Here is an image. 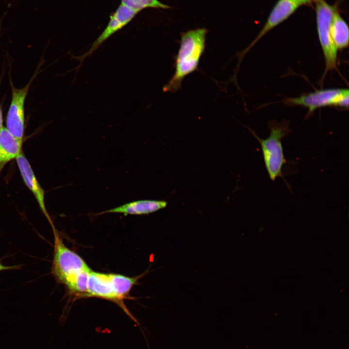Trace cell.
Masks as SVG:
<instances>
[{"label":"cell","mask_w":349,"mask_h":349,"mask_svg":"<svg viewBox=\"0 0 349 349\" xmlns=\"http://www.w3.org/2000/svg\"><path fill=\"white\" fill-rule=\"evenodd\" d=\"M331 34L337 50L348 47L349 41L348 26L336 10L333 14L331 23Z\"/></svg>","instance_id":"4fadbf2b"},{"label":"cell","mask_w":349,"mask_h":349,"mask_svg":"<svg viewBox=\"0 0 349 349\" xmlns=\"http://www.w3.org/2000/svg\"><path fill=\"white\" fill-rule=\"evenodd\" d=\"M316 5L317 33L325 63L322 83L328 71L337 69V49L331 34V23L336 9L324 0H316Z\"/></svg>","instance_id":"3957f363"},{"label":"cell","mask_w":349,"mask_h":349,"mask_svg":"<svg viewBox=\"0 0 349 349\" xmlns=\"http://www.w3.org/2000/svg\"><path fill=\"white\" fill-rule=\"evenodd\" d=\"M86 296L117 301L110 274L91 270L89 274Z\"/></svg>","instance_id":"8fae6325"},{"label":"cell","mask_w":349,"mask_h":349,"mask_svg":"<svg viewBox=\"0 0 349 349\" xmlns=\"http://www.w3.org/2000/svg\"><path fill=\"white\" fill-rule=\"evenodd\" d=\"M268 126L270 134L265 139L259 138L254 130L247 128L261 146L265 166L270 179L275 181L277 177H281L291 191V186L285 179L282 173L283 166L286 161L284 154L282 140L291 132L289 123L285 121L281 123L270 121Z\"/></svg>","instance_id":"7a4b0ae2"},{"label":"cell","mask_w":349,"mask_h":349,"mask_svg":"<svg viewBox=\"0 0 349 349\" xmlns=\"http://www.w3.org/2000/svg\"><path fill=\"white\" fill-rule=\"evenodd\" d=\"M349 92L348 89H326L292 98H286L284 103L289 105L302 106L308 109L309 116L317 109L335 106L342 108H349Z\"/></svg>","instance_id":"277c9868"},{"label":"cell","mask_w":349,"mask_h":349,"mask_svg":"<svg viewBox=\"0 0 349 349\" xmlns=\"http://www.w3.org/2000/svg\"><path fill=\"white\" fill-rule=\"evenodd\" d=\"M51 226L54 236L52 272L59 282L63 284L74 273L89 268L80 256L66 247L54 224Z\"/></svg>","instance_id":"5b68a950"},{"label":"cell","mask_w":349,"mask_h":349,"mask_svg":"<svg viewBox=\"0 0 349 349\" xmlns=\"http://www.w3.org/2000/svg\"><path fill=\"white\" fill-rule=\"evenodd\" d=\"M121 4L133 9L138 13L148 8L168 9L170 7L158 0H121Z\"/></svg>","instance_id":"2e32d148"},{"label":"cell","mask_w":349,"mask_h":349,"mask_svg":"<svg viewBox=\"0 0 349 349\" xmlns=\"http://www.w3.org/2000/svg\"><path fill=\"white\" fill-rule=\"evenodd\" d=\"M90 268L81 270L68 277L63 283L69 290L81 296H86Z\"/></svg>","instance_id":"9a60e30c"},{"label":"cell","mask_w":349,"mask_h":349,"mask_svg":"<svg viewBox=\"0 0 349 349\" xmlns=\"http://www.w3.org/2000/svg\"><path fill=\"white\" fill-rule=\"evenodd\" d=\"M137 12L121 4L110 16V21L100 35L93 42L90 49L86 53L72 58L80 62L77 70L81 66L83 61L90 56L98 48L112 35L126 26L135 16Z\"/></svg>","instance_id":"52a82bcc"},{"label":"cell","mask_w":349,"mask_h":349,"mask_svg":"<svg viewBox=\"0 0 349 349\" xmlns=\"http://www.w3.org/2000/svg\"><path fill=\"white\" fill-rule=\"evenodd\" d=\"M40 66L38 65L28 83L22 88L15 87L10 76L9 77L12 97L6 115L5 128L13 136L21 140H23L25 128V100L32 83L40 72Z\"/></svg>","instance_id":"8992f818"},{"label":"cell","mask_w":349,"mask_h":349,"mask_svg":"<svg viewBox=\"0 0 349 349\" xmlns=\"http://www.w3.org/2000/svg\"><path fill=\"white\" fill-rule=\"evenodd\" d=\"M20 266L19 265L12 266H6L2 264L0 262V271L2 270H15L19 269Z\"/></svg>","instance_id":"e0dca14e"},{"label":"cell","mask_w":349,"mask_h":349,"mask_svg":"<svg viewBox=\"0 0 349 349\" xmlns=\"http://www.w3.org/2000/svg\"><path fill=\"white\" fill-rule=\"evenodd\" d=\"M23 140H19L5 127L0 130V167L16 158L22 152Z\"/></svg>","instance_id":"7c38bea8"},{"label":"cell","mask_w":349,"mask_h":349,"mask_svg":"<svg viewBox=\"0 0 349 349\" xmlns=\"http://www.w3.org/2000/svg\"><path fill=\"white\" fill-rule=\"evenodd\" d=\"M308 0L310 2V1H312V0Z\"/></svg>","instance_id":"d6986e66"},{"label":"cell","mask_w":349,"mask_h":349,"mask_svg":"<svg viewBox=\"0 0 349 349\" xmlns=\"http://www.w3.org/2000/svg\"><path fill=\"white\" fill-rule=\"evenodd\" d=\"M167 202L164 200H139L126 203L120 206L96 213L95 215L106 213H121L127 215H147L167 206Z\"/></svg>","instance_id":"30bf717a"},{"label":"cell","mask_w":349,"mask_h":349,"mask_svg":"<svg viewBox=\"0 0 349 349\" xmlns=\"http://www.w3.org/2000/svg\"><path fill=\"white\" fill-rule=\"evenodd\" d=\"M208 30L197 28L183 32L175 57L174 73L163 88L164 92L174 93L182 87L184 79L197 70L204 54Z\"/></svg>","instance_id":"6da1fadb"},{"label":"cell","mask_w":349,"mask_h":349,"mask_svg":"<svg viewBox=\"0 0 349 349\" xmlns=\"http://www.w3.org/2000/svg\"><path fill=\"white\" fill-rule=\"evenodd\" d=\"M16 160L24 183L35 197L41 210L50 224H52L46 207L45 191L38 181L28 160L22 152L16 158Z\"/></svg>","instance_id":"9c48e42d"},{"label":"cell","mask_w":349,"mask_h":349,"mask_svg":"<svg viewBox=\"0 0 349 349\" xmlns=\"http://www.w3.org/2000/svg\"><path fill=\"white\" fill-rule=\"evenodd\" d=\"M309 2L308 0H279L257 37L247 48L238 54V62H241L247 52L266 33L286 19L299 6Z\"/></svg>","instance_id":"ba28073f"},{"label":"cell","mask_w":349,"mask_h":349,"mask_svg":"<svg viewBox=\"0 0 349 349\" xmlns=\"http://www.w3.org/2000/svg\"><path fill=\"white\" fill-rule=\"evenodd\" d=\"M109 274L117 301L124 299L129 294L138 279L137 277H129L121 274Z\"/></svg>","instance_id":"5bb4252c"},{"label":"cell","mask_w":349,"mask_h":349,"mask_svg":"<svg viewBox=\"0 0 349 349\" xmlns=\"http://www.w3.org/2000/svg\"><path fill=\"white\" fill-rule=\"evenodd\" d=\"M1 79L2 77H1L0 78V84L1 82ZM3 116H2V108H1V105L0 102V130L3 127Z\"/></svg>","instance_id":"ac0fdd59"}]
</instances>
